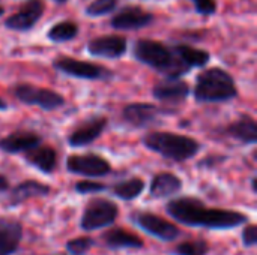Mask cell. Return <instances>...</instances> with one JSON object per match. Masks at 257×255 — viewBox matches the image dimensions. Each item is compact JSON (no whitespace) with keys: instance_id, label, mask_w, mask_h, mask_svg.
I'll return each instance as SVG.
<instances>
[{"instance_id":"17","label":"cell","mask_w":257,"mask_h":255,"mask_svg":"<svg viewBox=\"0 0 257 255\" xmlns=\"http://www.w3.org/2000/svg\"><path fill=\"white\" fill-rule=\"evenodd\" d=\"M51 192V188L42 182L38 180H24L18 183L15 188L11 189L9 197H8V206L9 207H17L27 200L32 198H39V197H47Z\"/></svg>"},{"instance_id":"9","label":"cell","mask_w":257,"mask_h":255,"mask_svg":"<svg viewBox=\"0 0 257 255\" xmlns=\"http://www.w3.org/2000/svg\"><path fill=\"white\" fill-rule=\"evenodd\" d=\"M53 65L57 71L81 80H104L111 77V72L104 66L89 63L84 60H77L72 57H59L54 60Z\"/></svg>"},{"instance_id":"4","label":"cell","mask_w":257,"mask_h":255,"mask_svg":"<svg viewBox=\"0 0 257 255\" xmlns=\"http://www.w3.org/2000/svg\"><path fill=\"white\" fill-rule=\"evenodd\" d=\"M236 96L238 89L235 80L224 69H206L196 80L194 98L199 102H224Z\"/></svg>"},{"instance_id":"22","label":"cell","mask_w":257,"mask_h":255,"mask_svg":"<svg viewBox=\"0 0 257 255\" xmlns=\"http://www.w3.org/2000/svg\"><path fill=\"white\" fill-rule=\"evenodd\" d=\"M226 134L245 144L257 143V123L250 116H242L226 128Z\"/></svg>"},{"instance_id":"33","label":"cell","mask_w":257,"mask_h":255,"mask_svg":"<svg viewBox=\"0 0 257 255\" xmlns=\"http://www.w3.org/2000/svg\"><path fill=\"white\" fill-rule=\"evenodd\" d=\"M251 191H253V192H254V194H256V192H257V186H256V176H253V177H251Z\"/></svg>"},{"instance_id":"1","label":"cell","mask_w":257,"mask_h":255,"mask_svg":"<svg viewBox=\"0 0 257 255\" xmlns=\"http://www.w3.org/2000/svg\"><path fill=\"white\" fill-rule=\"evenodd\" d=\"M166 212L179 224L208 230H233L248 222V216L242 212L208 207L196 197L173 198L166 204Z\"/></svg>"},{"instance_id":"25","label":"cell","mask_w":257,"mask_h":255,"mask_svg":"<svg viewBox=\"0 0 257 255\" xmlns=\"http://www.w3.org/2000/svg\"><path fill=\"white\" fill-rule=\"evenodd\" d=\"M211 251L209 242L203 237H196V239H188L182 240L178 243L172 254L173 255H208Z\"/></svg>"},{"instance_id":"32","label":"cell","mask_w":257,"mask_h":255,"mask_svg":"<svg viewBox=\"0 0 257 255\" xmlns=\"http://www.w3.org/2000/svg\"><path fill=\"white\" fill-rule=\"evenodd\" d=\"M9 189H11V185H9L8 177H6V176H3V174H0V194L8 192Z\"/></svg>"},{"instance_id":"36","label":"cell","mask_w":257,"mask_h":255,"mask_svg":"<svg viewBox=\"0 0 257 255\" xmlns=\"http://www.w3.org/2000/svg\"><path fill=\"white\" fill-rule=\"evenodd\" d=\"M54 2H56V3H66L68 0H54Z\"/></svg>"},{"instance_id":"18","label":"cell","mask_w":257,"mask_h":255,"mask_svg":"<svg viewBox=\"0 0 257 255\" xmlns=\"http://www.w3.org/2000/svg\"><path fill=\"white\" fill-rule=\"evenodd\" d=\"M41 144V137L29 131H17L0 140V150L5 153H26Z\"/></svg>"},{"instance_id":"2","label":"cell","mask_w":257,"mask_h":255,"mask_svg":"<svg viewBox=\"0 0 257 255\" xmlns=\"http://www.w3.org/2000/svg\"><path fill=\"white\" fill-rule=\"evenodd\" d=\"M134 57L140 63L148 65L161 74H166L169 78H178L190 71L179 60L173 48H169L163 42L152 39L137 41L134 45Z\"/></svg>"},{"instance_id":"5","label":"cell","mask_w":257,"mask_h":255,"mask_svg":"<svg viewBox=\"0 0 257 255\" xmlns=\"http://www.w3.org/2000/svg\"><path fill=\"white\" fill-rule=\"evenodd\" d=\"M119 216V206L108 198H92L83 209L80 228L86 233L111 227Z\"/></svg>"},{"instance_id":"3","label":"cell","mask_w":257,"mask_h":255,"mask_svg":"<svg viewBox=\"0 0 257 255\" xmlns=\"http://www.w3.org/2000/svg\"><path fill=\"white\" fill-rule=\"evenodd\" d=\"M143 144L149 150L175 162L188 161L194 158L200 150V143L194 138L166 131H155L146 134L143 137Z\"/></svg>"},{"instance_id":"19","label":"cell","mask_w":257,"mask_h":255,"mask_svg":"<svg viewBox=\"0 0 257 255\" xmlns=\"http://www.w3.org/2000/svg\"><path fill=\"white\" fill-rule=\"evenodd\" d=\"M154 96L164 102H184L190 93V86L185 81H181L178 78H167L166 81L158 83L154 90Z\"/></svg>"},{"instance_id":"23","label":"cell","mask_w":257,"mask_h":255,"mask_svg":"<svg viewBox=\"0 0 257 255\" xmlns=\"http://www.w3.org/2000/svg\"><path fill=\"white\" fill-rule=\"evenodd\" d=\"M173 51L176 53V56L179 57V60L188 68H202L209 62V53L203 51V50H197L193 48L190 45H176L173 47Z\"/></svg>"},{"instance_id":"13","label":"cell","mask_w":257,"mask_h":255,"mask_svg":"<svg viewBox=\"0 0 257 255\" xmlns=\"http://www.w3.org/2000/svg\"><path fill=\"white\" fill-rule=\"evenodd\" d=\"M154 21V15L139 6H128L119 11L111 18V27L117 30H137L149 26Z\"/></svg>"},{"instance_id":"14","label":"cell","mask_w":257,"mask_h":255,"mask_svg":"<svg viewBox=\"0 0 257 255\" xmlns=\"http://www.w3.org/2000/svg\"><path fill=\"white\" fill-rule=\"evenodd\" d=\"M160 113H161V110L157 105L149 104V102L128 104L122 110L123 120L134 128H143V126L154 123L157 120V117L160 116Z\"/></svg>"},{"instance_id":"20","label":"cell","mask_w":257,"mask_h":255,"mask_svg":"<svg viewBox=\"0 0 257 255\" xmlns=\"http://www.w3.org/2000/svg\"><path fill=\"white\" fill-rule=\"evenodd\" d=\"M181 189H182V180L173 173L163 171L154 176L149 186V195L152 198L161 200L176 195Z\"/></svg>"},{"instance_id":"26","label":"cell","mask_w":257,"mask_h":255,"mask_svg":"<svg viewBox=\"0 0 257 255\" xmlns=\"http://www.w3.org/2000/svg\"><path fill=\"white\" fill-rule=\"evenodd\" d=\"M77 33H78V26L74 21H60L48 30L47 38L53 42H65L74 39Z\"/></svg>"},{"instance_id":"12","label":"cell","mask_w":257,"mask_h":255,"mask_svg":"<svg viewBox=\"0 0 257 255\" xmlns=\"http://www.w3.org/2000/svg\"><path fill=\"white\" fill-rule=\"evenodd\" d=\"M23 224L11 216H0V255H14L23 240Z\"/></svg>"},{"instance_id":"10","label":"cell","mask_w":257,"mask_h":255,"mask_svg":"<svg viewBox=\"0 0 257 255\" xmlns=\"http://www.w3.org/2000/svg\"><path fill=\"white\" fill-rule=\"evenodd\" d=\"M44 9H45V5L42 0H27L15 14L6 18L5 26L17 32L30 30L41 20Z\"/></svg>"},{"instance_id":"16","label":"cell","mask_w":257,"mask_h":255,"mask_svg":"<svg viewBox=\"0 0 257 255\" xmlns=\"http://www.w3.org/2000/svg\"><path fill=\"white\" fill-rule=\"evenodd\" d=\"M107 126V117L98 116L93 119H89L86 123L78 126L77 129L72 131V134L68 138V143L72 147H83L90 143H93L105 129Z\"/></svg>"},{"instance_id":"24","label":"cell","mask_w":257,"mask_h":255,"mask_svg":"<svg viewBox=\"0 0 257 255\" xmlns=\"http://www.w3.org/2000/svg\"><path fill=\"white\" fill-rule=\"evenodd\" d=\"M145 188H146V183L143 179L131 177V179H126V180H122V182H117L116 185H113L111 191L117 198H120L123 201H133L143 194Z\"/></svg>"},{"instance_id":"27","label":"cell","mask_w":257,"mask_h":255,"mask_svg":"<svg viewBox=\"0 0 257 255\" xmlns=\"http://www.w3.org/2000/svg\"><path fill=\"white\" fill-rule=\"evenodd\" d=\"M95 245V240L90 236L74 237L66 242L65 248L71 255H86Z\"/></svg>"},{"instance_id":"7","label":"cell","mask_w":257,"mask_h":255,"mask_svg":"<svg viewBox=\"0 0 257 255\" xmlns=\"http://www.w3.org/2000/svg\"><path fill=\"white\" fill-rule=\"evenodd\" d=\"M12 93L20 102L27 105H36L47 111L57 110L65 104V98L60 93L45 87H36L27 83L15 84L12 87Z\"/></svg>"},{"instance_id":"15","label":"cell","mask_w":257,"mask_h":255,"mask_svg":"<svg viewBox=\"0 0 257 255\" xmlns=\"http://www.w3.org/2000/svg\"><path fill=\"white\" fill-rule=\"evenodd\" d=\"M102 243L110 249H142L145 242L136 233L122 228V227H111L102 233Z\"/></svg>"},{"instance_id":"29","label":"cell","mask_w":257,"mask_h":255,"mask_svg":"<svg viewBox=\"0 0 257 255\" xmlns=\"http://www.w3.org/2000/svg\"><path fill=\"white\" fill-rule=\"evenodd\" d=\"M75 192L78 194H95V192H102L107 189V186L104 183H99V182H92V180H81V182H77L75 186H74Z\"/></svg>"},{"instance_id":"28","label":"cell","mask_w":257,"mask_h":255,"mask_svg":"<svg viewBox=\"0 0 257 255\" xmlns=\"http://www.w3.org/2000/svg\"><path fill=\"white\" fill-rule=\"evenodd\" d=\"M117 6V0H95L86 8V14L89 17H101L110 14Z\"/></svg>"},{"instance_id":"35","label":"cell","mask_w":257,"mask_h":255,"mask_svg":"<svg viewBox=\"0 0 257 255\" xmlns=\"http://www.w3.org/2000/svg\"><path fill=\"white\" fill-rule=\"evenodd\" d=\"M3 14H5V8H3V6H0V17H2Z\"/></svg>"},{"instance_id":"31","label":"cell","mask_w":257,"mask_h":255,"mask_svg":"<svg viewBox=\"0 0 257 255\" xmlns=\"http://www.w3.org/2000/svg\"><path fill=\"white\" fill-rule=\"evenodd\" d=\"M193 2L197 12L202 15H212L217 11V3L214 0H193Z\"/></svg>"},{"instance_id":"34","label":"cell","mask_w":257,"mask_h":255,"mask_svg":"<svg viewBox=\"0 0 257 255\" xmlns=\"http://www.w3.org/2000/svg\"><path fill=\"white\" fill-rule=\"evenodd\" d=\"M6 107H8V105H6V102L0 99V111H3V110H6Z\"/></svg>"},{"instance_id":"8","label":"cell","mask_w":257,"mask_h":255,"mask_svg":"<svg viewBox=\"0 0 257 255\" xmlns=\"http://www.w3.org/2000/svg\"><path fill=\"white\" fill-rule=\"evenodd\" d=\"M66 168L72 174L86 177H104L111 173L110 162L96 153L71 155L66 159Z\"/></svg>"},{"instance_id":"11","label":"cell","mask_w":257,"mask_h":255,"mask_svg":"<svg viewBox=\"0 0 257 255\" xmlns=\"http://www.w3.org/2000/svg\"><path fill=\"white\" fill-rule=\"evenodd\" d=\"M87 51L95 57L119 59L126 51V39L119 35L96 36L87 44Z\"/></svg>"},{"instance_id":"6","label":"cell","mask_w":257,"mask_h":255,"mask_svg":"<svg viewBox=\"0 0 257 255\" xmlns=\"http://www.w3.org/2000/svg\"><path fill=\"white\" fill-rule=\"evenodd\" d=\"M130 219L146 234L163 242H173L181 236V230L176 224L148 210H136L130 215Z\"/></svg>"},{"instance_id":"21","label":"cell","mask_w":257,"mask_h":255,"mask_svg":"<svg viewBox=\"0 0 257 255\" xmlns=\"http://www.w3.org/2000/svg\"><path fill=\"white\" fill-rule=\"evenodd\" d=\"M26 161L44 174H51L57 165V153L50 146H36L26 152Z\"/></svg>"},{"instance_id":"30","label":"cell","mask_w":257,"mask_h":255,"mask_svg":"<svg viewBox=\"0 0 257 255\" xmlns=\"http://www.w3.org/2000/svg\"><path fill=\"white\" fill-rule=\"evenodd\" d=\"M241 240L244 248H253L257 245V227L256 224H248L242 228Z\"/></svg>"}]
</instances>
